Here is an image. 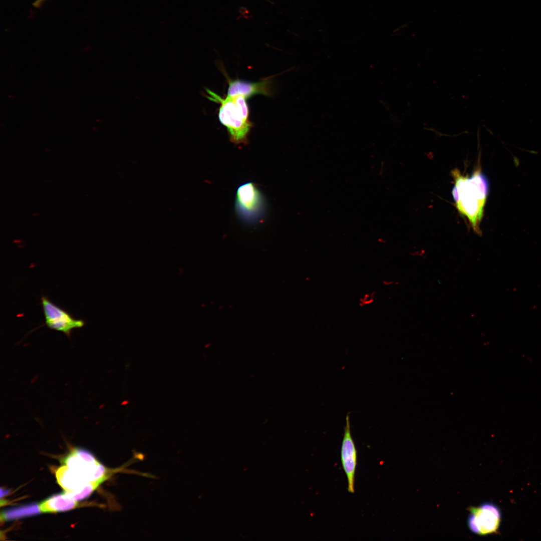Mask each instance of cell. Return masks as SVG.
<instances>
[{"label": "cell", "mask_w": 541, "mask_h": 541, "mask_svg": "<svg viewBox=\"0 0 541 541\" xmlns=\"http://www.w3.org/2000/svg\"><path fill=\"white\" fill-rule=\"evenodd\" d=\"M452 173L455 181L452 194L457 209L468 218L474 231L480 235V224L489 191L488 180L480 168L470 177L462 175L457 169Z\"/></svg>", "instance_id": "cell-1"}, {"label": "cell", "mask_w": 541, "mask_h": 541, "mask_svg": "<svg viewBox=\"0 0 541 541\" xmlns=\"http://www.w3.org/2000/svg\"><path fill=\"white\" fill-rule=\"evenodd\" d=\"M208 98L220 104L218 118L227 128L231 142L236 145L247 143V136L252 123L249 120V110L245 98L240 95L227 96L225 98L206 90Z\"/></svg>", "instance_id": "cell-2"}, {"label": "cell", "mask_w": 541, "mask_h": 541, "mask_svg": "<svg viewBox=\"0 0 541 541\" xmlns=\"http://www.w3.org/2000/svg\"><path fill=\"white\" fill-rule=\"evenodd\" d=\"M234 208L237 216L245 223L254 224L262 219L266 209L265 201L256 184L247 182L239 186Z\"/></svg>", "instance_id": "cell-3"}, {"label": "cell", "mask_w": 541, "mask_h": 541, "mask_svg": "<svg viewBox=\"0 0 541 541\" xmlns=\"http://www.w3.org/2000/svg\"><path fill=\"white\" fill-rule=\"evenodd\" d=\"M467 525L472 533L485 536L497 533L502 520V513L495 504L486 502L468 509Z\"/></svg>", "instance_id": "cell-4"}, {"label": "cell", "mask_w": 541, "mask_h": 541, "mask_svg": "<svg viewBox=\"0 0 541 541\" xmlns=\"http://www.w3.org/2000/svg\"><path fill=\"white\" fill-rule=\"evenodd\" d=\"M41 304L45 325L50 329L62 332L70 337L72 330L82 328L85 325L83 320L74 318L45 296H42Z\"/></svg>", "instance_id": "cell-5"}, {"label": "cell", "mask_w": 541, "mask_h": 541, "mask_svg": "<svg viewBox=\"0 0 541 541\" xmlns=\"http://www.w3.org/2000/svg\"><path fill=\"white\" fill-rule=\"evenodd\" d=\"M341 459L348 482V490L355 492V477L357 463V453L351 432L349 414L346 417L343 438L341 450Z\"/></svg>", "instance_id": "cell-6"}, {"label": "cell", "mask_w": 541, "mask_h": 541, "mask_svg": "<svg viewBox=\"0 0 541 541\" xmlns=\"http://www.w3.org/2000/svg\"><path fill=\"white\" fill-rule=\"evenodd\" d=\"M270 93L268 80L250 82L235 80L229 81L227 96H234L240 95L247 98L255 94L269 96Z\"/></svg>", "instance_id": "cell-7"}, {"label": "cell", "mask_w": 541, "mask_h": 541, "mask_svg": "<svg viewBox=\"0 0 541 541\" xmlns=\"http://www.w3.org/2000/svg\"><path fill=\"white\" fill-rule=\"evenodd\" d=\"M77 505V500L65 492L53 495L39 505L41 512H56L70 510Z\"/></svg>", "instance_id": "cell-8"}, {"label": "cell", "mask_w": 541, "mask_h": 541, "mask_svg": "<svg viewBox=\"0 0 541 541\" xmlns=\"http://www.w3.org/2000/svg\"><path fill=\"white\" fill-rule=\"evenodd\" d=\"M56 476L58 483L65 492L74 490L88 482L66 465L57 470Z\"/></svg>", "instance_id": "cell-9"}, {"label": "cell", "mask_w": 541, "mask_h": 541, "mask_svg": "<svg viewBox=\"0 0 541 541\" xmlns=\"http://www.w3.org/2000/svg\"><path fill=\"white\" fill-rule=\"evenodd\" d=\"M40 511L39 505L32 503L6 510L2 512L1 518L5 520H12L35 515L39 513Z\"/></svg>", "instance_id": "cell-10"}, {"label": "cell", "mask_w": 541, "mask_h": 541, "mask_svg": "<svg viewBox=\"0 0 541 541\" xmlns=\"http://www.w3.org/2000/svg\"><path fill=\"white\" fill-rule=\"evenodd\" d=\"M100 485L96 482L88 481L77 489L65 492L75 500L83 499L89 496Z\"/></svg>", "instance_id": "cell-11"}, {"label": "cell", "mask_w": 541, "mask_h": 541, "mask_svg": "<svg viewBox=\"0 0 541 541\" xmlns=\"http://www.w3.org/2000/svg\"><path fill=\"white\" fill-rule=\"evenodd\" d=\"M47 1V0H35V1H34V2L33 3H32V6H33V7H34V8H37V9H40V8H41V7H42L43 6V5H44V3H45V2H46Z\"/></svg>", "instance_id": "cell-12"}]
</instances>
